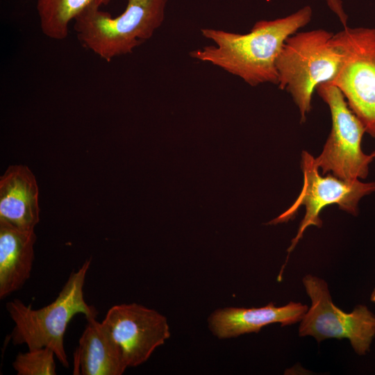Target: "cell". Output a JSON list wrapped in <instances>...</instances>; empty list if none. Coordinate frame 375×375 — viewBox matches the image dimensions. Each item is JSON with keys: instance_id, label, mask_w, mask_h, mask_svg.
Masks as SVG:
<instances>
[{"instance_id": "obj_14", "label": "cell", "mask_w": 375, "mask_h": 375, "mask_svg": "<svg viewBox=\"0 0 375 375\" xmlns=\"http://www.w3.org/2000/svg\"><path fill=\"white\" fill-rule=\"evenodd\" d=\"M109 0H38L37 11L43 34L52 40L67 38L69 25L85 10Z\"/></svg>"}, {"instance_id": "obj_12", "label": "cell", "mask_w": 375, "mask_h": 375, "mask_svg": "<svg viewBox=\"0 0 375 375\" xmlns=\"http://www.w3.org/2000/svg\"><path fill=\"white\" fill-rule=\"evenodd\" d=\"M87 324L74 353V374L121 375L127 366L122 351L102 322L86 318Z\"/></svg>"}, {"instance_id": "obj_7", "label": "cell", "mask_w": 375, "mask_h": 375, "mask_svg": "<svg viewBox=\"0 0 375 375\" xmlns=\"http://www.w3.org/2000/svg\"><path fill=\"white\" fill-rule=\"evenodd\" d=\"M301 167L303 185L299 196L285 211L267 223L277 224L287 222L295 217L300 207L305 206V215L288 249V253L295 248L308 226L322 227L319 215L324 207L336 204L340 210L356 216L360 200L375 192V182L364 183L360 179L345 181L331 174L320 175L315 158L306 151L301 153Z\"/></svg>"}, {"instance_id": "obj_11", "label": "cell", "mask_w": 375, "mask_h": 375, "mask_svg": "<svg viewBox=\"0 0 375 375\" xmlns=\"http://www.w3.org/2000/svg\"><path fill=\"white\" fill-rule=\"evenodd\" d=\"M36 178L26 165H11L0 179V222L24 231L40 221Z\"/></svg>"}, {"instance_id": "obj_3", "label": "cell", "mask_w": 375, "mask_h": 375, "mask_svg": "<svg viewBox=\"0 0 375 375\" xmlns=\"http://www.w3.org/2000/svg\"><path fill=\"white\" fill-rule=\"evenodd\" d=\"M167 1L127 0L125 10L114 17L100 7L92 8L74 21V28L84 47L110 62L153 36L164 21Z\"/></svg>"}, {"instance_id": "obj_6", "label": "cell", "mask_w": 375, "mask_h": 375, "mask_svg": "<svg viewBox=\"0 0 375 375\" xmlns=\"http://www.w3.org/2000/svg\"><path fill=\"white\" fill-rule=\"evenodd\" d=\"M316 91L328 105L331 116V130L322 153L315 162L322 174L345 181L364 179L373 160L361 147L365 128L351 110L341 91L329 82L319 85Z\"/></svg>"}, {"instance_id": "obj_8", "label": "cell", "mask_w": 375, "mask_h": 375, "mask_svg": "<svg viewBox=\"0 0 375 375\" xmlns=\"http://www.w3.org/2000/svg\"><path fill=\"white\" fill-rule=\"evenodd\" d=\"M302 281L311 306L300 321L299 336H312L317 342L345 338L358 355L369 351L375 338V314L365 305H358L352 312H345L333 303L324 280L308 274Z\"/></svg>"}, {"instance_id": "obj_15", "label": "cell", "mask_w": 375, "mask_h": 375, "mask_svg": "<svg viewBox=\"0 0 375 375\" xmlns=\"http://www.w3.org/2000/svg\"><path fill=\"white\" fill-rule=\"evenodd\" d=\"M55 353L48 347L19 353L12 362L18 375H55Z\"/></svg>"}, {"instance_id": "obj_10", "label": "cell", "mask_w": 375, "mask_h": 375, "mask_svg": "<svg viewBox=\"0 0 375 375\" xmlns=\"http://www.w3.org/2000/svg\"><path fill=\"white\" fill-rule=\"evenodd\" d=\"M308 308L307 305L290 301L283 306L270 302L260 308L227 307L214 311L208 317V327L220 339L258 333L267 325L280 323L281 326L300 322Z\"/></svg>"}, {"instance_id": "obj_17", "label": "cell", "mask_w": 375, "mask_h": 375, "mask_svg": "<svg viewBox=\"0 0 375 375\" xmlns=\"http://www.w3.org/2000/svg\"><path fill=\"white\" fill-rule=\"evenodd\" d=\"M370 300L375 303V288L371 294Z\"/></svg>"}, {"instance_id": "obj_1", "label": "cell", "mask_w": 375, "mask_h": 375, "mask_svg": "<svg viewBox=\"0 0 375 375\" xmlns=\"http://www.w3.org/2000/svg\"><path fill=\"white\" fill-rule=\"evenodd\" d=\"M310 6L284 17L258 21L248 33L203 28L202 35L214 42L190 53L192 58L240 77L251 86L278 84L276 63L285 40L312 19Z\"/></svg>"}, {"instance_id": "obj_4", "label": "cell", "mask_w": 375, "mask_h": 375, "mask_svg": "<svg viewBox=\"0 0 375 375\" xmlns=\"http://www.w3.org/2000/svg\"><path fill=\"white\" fill-rule=\"evenodd\" d=\"M333 35L324 29L297 32L285 40L278 56L277 85L291 95L301 122L312 109L317 87L331 81L338 69L341 53Z\"/></svg>"}, {"instance_id": "obj_5", "label": "cell", "mask_w": 375, "mask_h": 375, "mask_svg": "<svg viewBox=\"0 0 375 375\" xmlns=\"http://www.w3.org/2000/svg\"><path fill=\"white\" fill-rule=\"evenodd\" d=\"M333 42L341 60L328 82L341 91L365 132L375 138V28L346 26L333 35Z\"/></svg>"}, {"instance_id": "obj_18", "label": "cell", "mask_w": 375, "mask_h": 375, "mask_svg": "<svg viewBox=\"0 0 375 375\" xmlns=\"http://www.w3.org/2000/svg\"><path fill=\"white\" fill-rule=\"evenodd\" d=\"M370 155L373 157V158H375V149Z\"/></svg>"}, {"instance_id": "obj_16", "label": "cell", "mask_w": 375, "mask_h": 375, "mask_svg": "<svg viewBox=\"0 0 375 375\" xmlns=\"http://www.w3.org/2000/svg\"><path fill=\"white\" fill-rule=\"evenodd\" d=\"M329 8L337 15L339 20L344 26H347V15L345 13L341 0H326Z\"/></svg>"}, {"instance_id": "obj_9", "label": "cell", "mask_w": 375, "mask_h": 375, "mask_svg": "<svg viewBox=\"0 0 375 375\" xmlns=\"http://www.w3.org/2000/svg\"><path fill=\"white\" fill-rule=\"evenodd\" d=\"M101 322L119 346L127 367L146 362L170 337L164 315L135 303L113 306Z\"/></svg>"}, {"instance_id": "obj_13", "label": "cell", "mask_w": 375, "mask_h": 375, "mask_svg": "<svg viewBox=\"0 0 375 375\" xmlns=\"http://www.w3.org/2000/svg\"><path fill=\"white\" fill-rule=\"evenodd\" d=\"M36 240L34 230H20L0 222L1 299L20 290L30 278Z\"/></svg>"}, {"instance_id": "obj_2", "label": "cell", "mask_w": 375, "mask_h": 375, "mask_svg": "<svg viewBox=\"0 0 375 375\" xmlns=\"http://www.w3.org/2000/svg\"><path fill=\"white\" fill-rule=\"evenodd\" d=\"M90 260H86L70 274L56 299L40 309H33L15 299L6 308L15 323L10 339L14 345L26 344L28 349L50 348L65 367L69 366L64 346L67 327L72 317L82 313L86 318L96 317L97 309L84 299L83 286Z\"/></svg>"}]
</instances>
